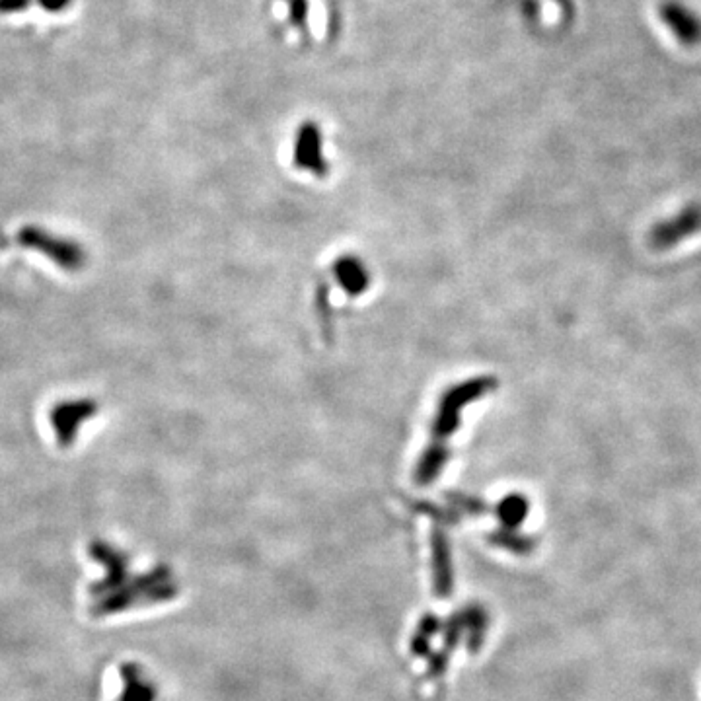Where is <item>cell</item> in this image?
I'll return each instance as SVG.
<instances>
[{"label":"cell","mask_w":701,"mask_h":701,"mask_svg":"<svg viewBox=\"0 0 701 701\" xmlns=\"http://www.w3.org/2000/svg\"><path fill=\"white\" fill-rule=\"evenodd\" d=\"M88 552L92 559H96L104 567V577L90 587V596H94V600L121 589L131 579L127 555L119 552L117 548L106 542H92Z\"/></svg>","instance_id":"obj_3"},{"label":"cell","mask_w":701,"mask_h":701,"mask_svg":"<svg viewBox=\"0 0 701 701\" xmlns=\"http://www.w3.org/2000/svg\"><path fill=\"white\" fill-rule=\"evenodd\" d=\"M701 232V203H690L651 226L647 242L657 252H668Z\"/></svg>","instance_id":"obj_2"},{"label":"cell","mask_w":701,"mask_h":701,"mask_svg":"<svg viewBox=\"0 0 701 701\" xmlns=\"http://www.w3.org/2000/svg\"><path fill=\"white\" fill-rule=\"evenodd\" d=\"M659 18L666 30L686 47L701 43V16L680 0H665L659 6Z\"/></svg>","instance_id":"obj_4"},{"label":"cell","mask_w":701,"mask_h":701,"mask_svg":"<svg viewBox=\"0 0 701 701\" xmlns=\"http://www.w3.org/2000/svg\"><path fill=\"white\" fill-rule=\"evenodd\" d=\"M174 594L176 587L172 583V577L164 567H156L148 573L131 577L121 589L96 598L90 612L96 618H108L127 612L133 606L166 602L174 598Z\"/></svg>","instance_id":"obj_1"},{"label":"cell","mask_w":701,"mask_h":701,"mask_svg":"<svg viewBox=\"0 0 701 701\" xmlns=\"http://www.w3.org/2000/svg\"><path fill=\"white\" fill-rule=\"evenodd\" d=\"M121 694L115 701H156L158 690L148 678L143 666L125 663L119 668Z\"/></svg>","instance_id":"obj_5"},{"label":"cell","mask_w":701,"mask_h":701,"mask_svg":"<svg viewBox=\"0 0 701 701\" xmlns=\"http://www.w3.org/2000/svg\"><path fill=\"white\" fill-rule=\"evenodd\" d=\"M32 0H0V12H18L24 10Z\"/></svg>","instance_id":"obj_6"},{"label":"cell","mask_w":701,"mask_h":701,"mask_svg":"<svg viewBox=\"0 0 701 701\" xmlns=\"http://www.w3.org/2000/svg\"><path fill=\"white\" fill-rule=\"evenodd\" d=\"M41 4H43L47 10L57 12V10H63V8L69 4V0H41Z\"/></svg>","instance_id":"obj_7"}]
</instances>
